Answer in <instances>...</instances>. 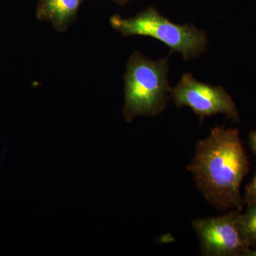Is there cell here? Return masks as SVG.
Masks as SVG:
<instances>
[{"label":"cell","instance_id":"obj_1","mask_svg":"<svg viewBox=\"0 0 256 256\" xmlns=\"http://www.w3.org/2000/svg\"><path fill=\"white\" fill-rule=\"evenodd\" d=\"M188 170L208 203L220 210H242L240 185L249 171L246 152L237 129L216 126L198 141Z\"/></svg>","mask_w":256,"mask_h":256},{"label":"cell","instance_id":"obj_2","mask_svg":"<svg viewBox=\"0 0 256 256\" xmlns=\"http://www.w3.org/2000/svg\"><path fill=\"white\" fill-rule=\"evenodd\" d=\"M168 58L153 60L136 50L130 57L124 76V114L128 122L138 116L161 114L170 97Z\"/></svg>","mask_w":256,"mask_h":256},{"label":"cell","instance_id":"obj_3","mask_svg":"<svg viewBox=\"0 0 256 256\" xmlns=\"http://www.w3.org/2000/svg\"><path fill=\"white\" fill-rule=\"evenodd\" d=\"M111 26L124 36H143L156 38L170 48V53L180 54L184 60L200 56L206 52V32L193 24H178L148 8L130 18L116 14L110 18Z\"/></svg>","mask_w":256,"mask_h":256},{"label":"cell","instance_id":"obj_4","mask_svg":"<svg viewBox=\"0 0 256 256\" xmlns=\"http://www.w3.org/2000/svg\"><path fill=\"white\" fill-rule=\"evenodd\" d=\"M170 98L178 108L188 106L201 122L206 117L224 114L235 122H240V114L235 102L223 86H213L197 80L191 74H184L181 80L170 88Z\"/></svg>","mask_w":256,"mask_h":256},{"label":"cell","instance_id":"obj_5","mask_svg":"<svg viewBox=\"0 0 256 256\" xmlns=\"http://www.w3.org/2000/svg\"><path fill=\"white\" fill-rule=\"evenodd\" d=\"M237 210L227 214L210 218H196L192 226L205 256H244L250 248L242 238L238 224Z\"/></svg>","mask_w":256,"mask_h":256},{"label":"cell","instance_id":"obj_6","mask_svg":"<svg viewBox=\"0 0 256 256\" xmlns=\"http://www.w3.org/2000/svg\"><path fill=\"white\" fill-rule=\"evenodd\" d=\"M82 2L84 0H38L37 20L52 24L57 32L66 31L78 18Z\"/></svg>","mask_w":256,"mask_h":256},{"label":"cell","instance_id":"obj_7","mask_svg":"<svg viewBox=\"0 0 256 256\" xmlns=\"http://www.w3.org/2000/svg\"><path fill=\"white\" fill-rule=\"evenodd\" d=\"M244 213L237 216V224L242 238L250 248H256V202L249 204Z\"/></svg>","mask_w":256,"mask_h":256},{"label":"cell","instance_id":"obj_8","mask_svg":"<svg viewBox=\"0 0 256 256\" xmlns=\"http://www.w3.org/2000/svg\"><path fill=\"white\" fill-rule=\"evenodd\" d=\"M244 202L246 204L256 202V173L252 181L246 188V194Z\"/></svg>","mask_w":256,"mask_h":256},{"label":"cell","instance_id":"obj_9","mask_svg":"<svg viewBox=\"0 0 256 256\" xmlns=\"http://www.w3.org/2000/svg\"><path fill=\"white\" fill-rule=\"evenodd\" d=\"M249 144L256 156V129L249 134Z\"/></svg>","mask_w":256,"mask_h":256},{"label":"cell","instance_id":"obj_10","mask_svg":"<svg viewBox=\"0 0 256 256\" xmlns=\"http://www.w3.org/2000/svg\"><path fill=\"white\" fill-rule=\"evenodd\" d=\"M244 256H256V248H249Z\"/></svg>","mask_w":256,"mask_h":256},{"label":"cell","instance_id":"obj_11","mask_svg":"<svg viewBox=\"0 0 256 256\" xmlns=\"http://www.w3.org/2000/svg\"><path fill=\"white\" fill-rule=\"evenodd\" d=\"M111 1L117 3L120 5H124L129 2L131 0H111Z\"/></svg>","mask_w":256,"mask_h":256}]
</instances>
